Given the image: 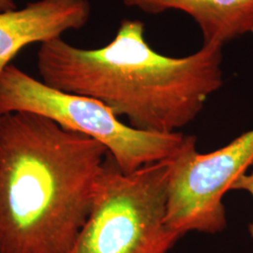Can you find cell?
I'll return each mask as SVG.
<instances>
[{
	"instance_id": "6da1fadb",
	"label": "cell",
	"mask_w": 253,
	"mask_h": 253,
	"mask_svg": "<svg viewBox=\"0 0 253 253\" xmlns=\"http://www.w3.org/2000/svg\"><path fill=\"white\" fill-rule=\"evenodd\" d=\"M145 32L142 21L125 19L98 49L78 48L62 38L42 43L37 54L42 81L99 100L137 129L179 132L221 87L222 47L203 45L172 57L154 50Z\"/></svg>"
},
{
	"instance_id": "7a4b0ae2",
	"label": "cell",
	"mask_w": 253,
	"mask_h": 253,
	"mask_svg": "<svg viewBox=\"0 0 253 253\" xmlns=\"http://www.w3.org/2000/svg\"><path fill=\"white\" fill-rule=\"evenodd\" d=\"M106 147L29 112L0 116V253H69Z\"/></svg>"
},
{
	"instance_id": "3957f363",
	"label": "cell",
	"mask_w": 253,
	"mask_h": 253,
	"mask_svg": "<svg viewBox=\"0 0 253 253\" xmlns=\"http://www.w3.org/2000/svg\"><path fill=\"white\" fill-rule=\"evenodd\" d=\"M170 161L125 172L108 153L69 253H169L182 237L165 221Z\"/></svg>"
},
{
	"instance_id": "277c9868",
	"label": "cell",
	"mask_w": 253,
	"mask_h": 253,
	"mask_svg": "<svg viewBox=\"0 0 253 253\" xmlns=\"http://www.w3.org/2000/svg\"><path fill=\"white\" fill-rule=\"evenodd\" d=\"M13 112L33 113L93 138L125 172L172 160L187 137L180 131L160 133L126 125L99 100L55 89L10 64L0 76V116Z\"/></svg>"
},
{
	"instance_id": "5b68a950",
	"label": "cell",
	"mask_w": 253,
	"mask_h": 253,
	"mask_svg": "<svg viewBox=\"0 0 253 253\" xmlns=\"http://www.w3.org/2000/svg\"><path fill=\"white\" fill-rule=\"evenodd\" d=\"M253 164V129L207 154L197 151L196 137L187 135L170 161L167 226L182 236L189 232H222L227 226L222 198Z\"/></svg>"
},
{
	"instance_id": "8992f818",
	"label": "cell",
	"mask_w": 253,
	"mask_h": 253,
	"mask_svg": "<svg viewBox=\"0 0 253 253\" xmlns=\"http://www.w3.org/2000/svg\"><path fill=\"white\" fill-rule=\"evenodd\" d=\"M90 15L88 0H35L22 9L0 11V76L23 48L81 29Z\"/></svg>"
},
{
	"instance_id": "52a82bcc",
	"label": "cell",
	"mask_w": 253,
	"mask_h": 253,
	"mask_svg": "<svg viewBox=\"0 0 253 253\" xmlns=\"http://www.w3.org/2000/svg\"><path fill=\"white\" fill-rule=\"evenodd\" d=\"M148 14L179 10L198 25L203 45H224L253 30V0H121Z\"/></svg>"
},
{
	"instance_id": "ba28073f",
	"label": "cell",
	"mask_w": 253,
	"mask_h": 253,
	"mask_svg": "<svg viewBox=\"0 0 253 253\" xmlns=\"http://www.w3.org/2000/svg\"><path fill=\"white\" fill-rule=\"evenodd\" d=\"M230 190H246L251 193L253 197V172L250 174H247V172H245L238 176L231 186ZM249 232L253 238V222L249 226Z\"/></svg>"
},
{
	"instance_id": "9c48e42d",
	"label": "cell",
	"mask_w": 253,
	"mask_h": 253,
	"mask_svg": "<svg viewBox=\"0 0 253 253\" xmlns=\"http://www.w3.org/2000/svg\"><path fill=\"white\" fill-rule=\"evenodd\" d=\"M17 9V5L14 0H0V11H7Z\"/></svg>"
},
{
	"instance_id": "30bf717a",
	"label": "cell",
	"mask_w": 253,
	"mask_h": 253,
	"mask_svg": "<svg viewBox=\"0 0 253 253\" xmlns=\"http://www.w3.org/2000/svg\"><path fill=\"white\" fill-rule=\"evenodd\" d=\"M252 34H253V32H252Z\"/></svg>"
}]
</instances>
